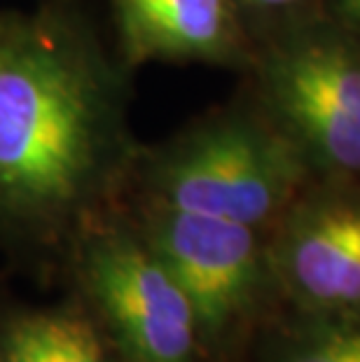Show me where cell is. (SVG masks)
I'll list each match as a JSON object with an SVG mask.
<instances>
[{"label": "cell", "instance_id": "1", "mask_svg": "<svg viewBox=\"0 0 360 362\" xmlns=\"http://www.w3.org/2000/svg\"><path fill=\"white\" fill-rule=\"evenodd\" d=\"M108 105L94 68L45 28L0 35V213L57 222L96 185Z\"/></svg>", "mask_w": 360, "mask_h": 362}, {"label": "cell", "instance_id": "2", "mask_svg": "<svg viewBox=\"0 0 360 362\" xmlns=\"http://www.w3.org/2000/svg\"><path fill=\"white\" fill-rule=\"evenodd\" d=\"M80 279L122 362H194L192 306L145 241L122 229L91 234Z\"/></svg>", "mask_w": 360, "mask_h": 362}, {"label": "cell", "instance_id": "3", "mask_svg": "<svg viewBox=\"0 0 360 362\" xmlns=\"http://www.w3.org/2000/svg\"><path fill=\"white\" fill-rule=\"evenodd\" d=\"M295 180L288 145L246 122L199 131L157 171L162 206L255 227L283 204Z\"/></svg>", "mask_w": 360, "mask_h": 362}, {"label": "cell", "instance_id": "4", "mask_svg": "<svg viewBox=\"0 0 360 362\" xmlns=\"http://www.w3.org/2000/svg\"><path fill=\"white\" fill-rule=\"evenodd\" d=\"M145 243L187 297L199 341H218L250 309L260 283L252 227L162 206Z\"/></svg>", "mask_w": 360, "mask_h": 362}, {"label": "cell", "instance_id": "5", "mask_svg": "<svg viewBox=\"0 0 360 362\" xmlns=\"http://www.w3.org/2000/svg\"><path fill=\"white\" fill-rule=\"evenodd\" d=\"M272 94L302 141L337 171L360 173V57L311 37L274 61Z\"/></svg>", "mask_w": 360, "mask_h": 362}, {"label": "cell", "instance_id": "6", "mask_svg": "<svg viewBox=\"0 0 360 362\" xmlns=\"http://www.w3.org/2000/svg\"><path fill=\"white\" fill-rule=\"evenodd\" d=\"M283 279L323 311L360 309V206L323 202L290 220L279 245Z\"/></svg>", "mask_w": 360, "mask_h": 362}, {"label": "cell", "instance_id": "7", "mask_svg": "<svg viewBox=\"0 0 360 362\" xmlns=\"http://www.w3.org/2000/svg\"><path fill=\"white\" fill-rule=\"evenodd\" d=\"M132 59L213 57L232 42L227 0H115Z\"/></svg>", "mask_w": 360, "mask_h": 362}, {"label": "cell", "instance_id": "8", "mask_svg": "<svg viewBox=\"0 0 360 362\" xmlns=\"http://www.w3.org/2000/svg\"><path fill=\"white\" fill-rule=\"evenodd\" d=\"M0 362H112L105 334L75 309L17 311L0 318Z\"/></svg>", "mask_w": 360, "mask_h": 362}, {"label": "cell", "instance_id": "9", "mask_svg": "<svg viewBox=\"0 0 360 362\" xmlns=\"http://www.w3.org/2000/svg\"><path fill=\"white\" fill-rule=\"evenodd\" d=\"M283 362H360V325L313 329Z\"/></svg>", "mask_w": 360, "mask_h": 362}, {"label": "cell", "instance_id": "10", "mask_svg": "<svg viewBox=\"0 0 360 362\" xmlns=\"http://www.w3.org/2000/svg\"><path fill=\"white\" fill-rule=\"evenodd\" d=\"M250 5H260V7H283L290 3H297V0H246Z\"/></svg>", "mask_w": 360, "mask_h": 362}, {"label": "cell", "instance_id": "11", "mask_svg": "<svg viewBox=\"0 0 360 362\" xmlns=\"http://www.w3.org/2000/svg\"><path fill=\"white\" fill-rule=\"evenodd\" d=\"M344 3H347L349 10L354 12V17L360 21V0H344Z\"/></svg>", "mask_w": 360, "mask_h": 362}]
</instances>
